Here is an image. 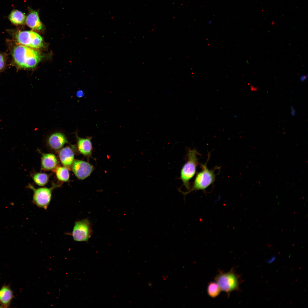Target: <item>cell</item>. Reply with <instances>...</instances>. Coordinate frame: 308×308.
Here are the masks:
<instances>
[{
    "mask_svg": "<svg viewBox=\"0 0 308 308\" xmlns=\"http://www.w3.org/2000/svg\"><path fill=\"white\" fill-rule=\"evenodd\" d=\"M12 56L16 64L23 68H34L42 57L39 51L20 44L15 46Z\"/></svg>",
    "mask_w": 308,
    "mask_h": 308,
    "instance_id": "6da1fadb",
    "label": "cell"
},
{
    "mask_svg": "<svg viewBox=\"0 0 308 308\" xmlns=\"http://www.w3.org/2000/svg\"><path fill=\"white\" fill-rule=\"evenodd\" d=\"M214 280L221 291L226 293L228 297L232 291L240 290L239 276L233 268L226 273L219 271Z\"/></svg>",
    "mask_w": 308,
    "mask_h": 308,
    "instance_id": "7a4b0ae2",
    "label": "cell"
},
{
    "mask_svg": "<svg viewBox=\"0 0 308 308\" xmlns=\"http://www.w3.org/2000/svg\"><path fill=\"white\" fill-rule=\"evenodd\" d=\"M198 155L195 149H189L187 153V161L181 170L180 179L183 185L189 190L191 189L189 181L195 174L196 168L198 164Z\"/></svg>",
    "mask_w": 308,
    "mask_h": 308,
    "instance_id": "3957f363",
    "label": "cell"
},
{
    "mask_svg": "<svg viewBox=\"0 0 308 308\" xmlns=\"http://www.w3.org/2000/svg\"><path fill=\"white\" fill-rule=\"evenodd\" d=\"M207 162L200 165L202 171L197 174L192 188L187 192L179 191L184 196L193 191L204 190L214 182L216 178L214 170L208 168Z\"/></svg>",
    "mask_w": 308,
    "mask_h": 308,
    "instance_id": "277c9868",
    "label": "cell"
},
{
    "mask_svg": "<svg viewBox=\"0 0 308 308\" xmlns=\"http://www.w3.org/2000/svg\"><path fill=\"white\" fill-rule=\"evenodd\" d=\"M57 187L55 184L50 188L36 189L29 184L28 187L33 192V203L40 208L46 210L51 200L52 191Z\"/></svg>",
    "mask_w": 308,
    "mask_h": 308,
    "instance_id": "5b68a950",
    "label": "cell"
},
{
    "mask_svg": "<svg viewBox=\"0 0 308 308\" xmlns=\"http://www.w3.org/2000/svg\"><path fill=\"white\" fill-rule=\"evenodd\" d=\"M17 41L20 44L31 48H40L43 46L42 37L33 31H23L17 32L15 35Z\"/></svg>",
    "mask_w": 308,
    "mask_h": 308,
    "instance_id": "8992f818",
    "label": "cell"
},
{
    "mask_svg": "<svg viewBox=\"0 0 308 308\" xmlns=\"http://www.w3.org/2000/svg\"><path fill=\"white\" fill-rule=\"evenodd\" d=\"M92 233L90 222L85 219L75 222L71 235L75 241L87 242Z\"/></svg>",
    "mask_w": 308,
    "mask_h": 308,
    "instance_id": "52a82bcc",
    "label": "cell"
},
{
    "mask_svg": "<svg viewBox=\"0 0 308 308\" xmlns=\"http://www.w3.org/2000/svg\"><path fill=\"white\" fill-rule=\"evenodd\" d=\"M72 165V171L75 176L82 180L90 176L94 169L92 164L81 160L74 161Z\"/></svg>",
    "mask_w": 308,
    "mask_h": 308,
    "instance_id": "ba28073f",
    "label": "cell"
},
{
    "mask_svg": "<svg viewBox=\"0 0 308 308\" xmlns=\"http://www.w3.org/2000/svg\"><path fill=\"white\" fill-rule=\"evenodd\" d=\"M47 141L49 145L54 149H59L68 142L65 135L60 132L51 134L48 137Z\"/></svg>",
    "mask_w": 308,
    "mask_h": 308,
    "instance_id": "9c48e42d",
    "label": "cell"
},
{
    "mask_svg": "<svg viewBox=\"0 0 308 308\" xmlns=\"http://www.w3.org/2000/svg\"><path fill=\"white\" fill-rule=\"evenodd\" d=\"M76 135L78 147L80 152L84 156H91L92 150V137L81 138Z\"/></svg>",
    "mask_w": 308,
    "mask_h": 308,
    "instance_id": "30bf717a",
    "label": "cell"
},
{
    "mask_svg": "<svg viewBox=\"0 0 308 308\" xmlns=\"http://www.w3.org/2000/svg\"><path fill=\"white\" fill-rule=\"evenodd\" d=\"M13 293L9 285H4L0 289V304L1 307L7 308L14 298Z\"/></svg>",
    "mask_w": 308,
    "mask_h": 308,
    "instance_id": "8fae6325",
    "label": "cell"
},
{
    "mask_svg": "<svg viewBox=\"0 0 308 308\" xmlns=\"http://www.w3.org/2000/svg\"><path fill=\"white\" fill-rule=\"evenodd\" d=\"M27 25L32 29L39 31L42 29L43 26L40 20L37 12L31 10L26 17Z\"/></svg>",
    "mask_w": 308,
    "mask_h": 308,
    "instance_id": "7c38bea8",
    "label": "cell"
},
{
    "mask_svg": "<svg viewBox=\"0 0 308 308\" xmlns=\"http://www.w3.org/2000/svg\"><path fill=\"white\" fill-rule=\"evenodd\" d=\"M59 157L62 164L65 167L69 168L72 165L74 161V154L72 149L69 147H66L60 151Z\"/></svg>",
    "mask_w": 308,
    "mask_h": 308,
    "instance_id": "4fadbf2b",
    "label": "cell"
},
{
    "mask_svg": "<svg viewBox=\"0 0 308 308\" xmlns=\"http://www.w3.org/2000/svg\"><path fill=\"white\" fill-rule=\"evenodd\" d=\"M58 164L55 155L51 153H43L41 158V166L46 170H52L55 169Z\"/></svg>",
    "mask_w": 308,
    "mask_h": 308,
    "instance_id": "5bb4252c",
    "label": "cell"
},
{
    "mask_svg": "<svg viewBox=\"0 0 308 308\" xmlns=\"http://www.w3.org/2000/svg\"><path fill=\"white\" fill-rule=\"evenodd\" d=\"M26 17L24 13L17 10H13L9 16L10 21L16 25L23 24L25 22Z\"/></svg>",
    "mask_w": 308,
    "mask_h": 308,
    "instance_id": "9a60e30c",
    "label": "cell"
},
{
    "mask_svg": "<svg viewBox=\"0 0 308 308\" xmlns=\"http://www.w3.org/2000/svg\"><path fill=\"white\" fill-rule=\"evenodd\" d=\"M56 173L57 177L59 180L64 182L68 181L70 175L67 168L65 167H58L56 170Z\"/></svg>",
    "mask_w": 308,
    "mask_h": 308,
    "instance_id": "2e32d148",
    "label": "cell"
},
{
    "mask_svg": "<svg viewBox=\"0 0 308 308\" xmlns=\"http://www.w3.org/2000/svg\"><path fill=\"white\" fill-rule=\"evenodd\" d=\"M34 182L38 185L43 186L46 185L48 181V177L47 174L43 173H37L33 176Z\"/></svg>",
    "mask_w": 308,
    "mask_h": 308,
    "instance_id": "e0dca14e",
    "label": "cell"
},
{
    "mask_svg": "<svg viewBox=\"0 0 308 308\" xmlns=\"http://www.w3.org/2000/svg\"><path fill=\"white\" fill-rule=\"evenodd\" d=\"M221 290L216 282H212L208 284L207 292L208 295L212 297L215 298L217 297L220 294Z\"/></svg>",
    "mask_w": 308,
    "mask_h": 308,
    "instance_id": "ac0fdd59",
    "label": "cell"
},
{
    "mask_svg": "<svg viewBox=\"0 0 308 308\" xmlns=\"http://www.w3.org/2000/svg\"><path fill=\"white\" fill-rule=\"evenodd\" d=\"M5 64V58L4 56L0 53V70L4 67Z\"/></svg>",
    "mask_w": 308,
    "mask_h": 308,
    "instance_id": "d6986e66",
    "label": "cell"
},
{
    "mask_svg": "<svg viewBox=\"0 0 308 308\" xmlns=\"http://www.w3.org/2000/svg\"><path fill=\"white\" fill-rule=\"evenodd\" d=\"M84 94L82 90L78 91L76 93L77 96L79 98L82 97L83 95Z\"/></svg>",
    "mask_w": 308,
    "mask_h": 308,
    "instance_id": "ffe728a7",
    "label": "cell"
},
{
    "mask_svg": "<svg viewBox=\"0 0 308 308\" xmlns=\"http://www.w3.org/2000/svg\"><path fill=\"white\" fill-rule=\"evenodd\" d=\"M308 75H301L300 76V80L301 82L304 81L307 78Z\"/></svg>",
    "mask_w": 308,
    "mask_h": 308,
    "instance_id": "44dd1931",
    "label": "cell"
},
{
    "mask_svg": "<svg viewBox=\"0 0 308 308\" xmlns=\"http://www.w3.org/2000/svg\"><path fill=\"white\" fill-rule=\"evenodd\" d=\"M275 258L276 257L275 256H273L271 258L267 260V263L269 264L271 263L275 260Z\"/></svg>",
    "mask_w": 308,
    "mask_h": 308,
    "instance_id": "7402d4cb",
    "label": "cell"
},
{
    "mask_svg": "<svg viewBox=\"0 0 308 308\" xmlns=\"http://www.w3.org/2000/svg\"><path fill=\"white\" fill-rule=\"evenodd\" d=\"M290 109L291 110V115L293 116H295L296 115V111L294 109L293 106H291L290 107Z\"/></svg>",
    "mask_w": 308,
    "mask_h": 308,
    "instance_id": "603a6c76",
    "label": "cell"
},
{
    "mask_svg": "<svg viewBox=\"0 0 308 308\" xmlns=\"http://www.w3.org/2000/svg\"><path fill=\"white\" fill-rule=\"evenodd\" d=\"M0 307H1L0 306Z\"/></svg>",
    "mask_w": 308,
    "mask_h": 308,
    "instance_id": "cb8c5ba5",
    "label": "cell"
}]
</instances>
